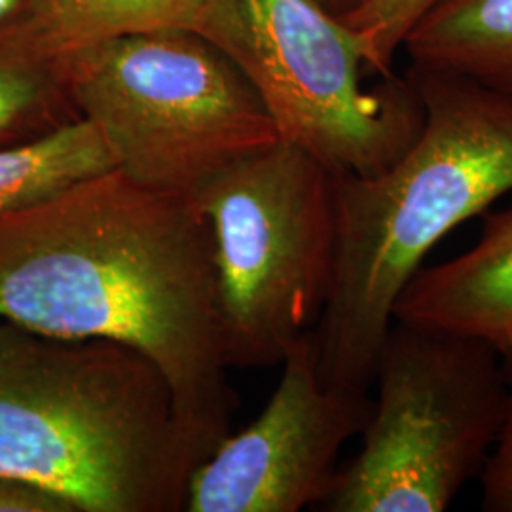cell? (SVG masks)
Listing matches in <instances>:
<instances>
[{
    "instance_id": "obj_17",
    "label": "cell",
    "mask_w": 512,
    "mask_h": 512,
    "mask_svg": "<svg viewBox=\"0 0 512 512\" xmlns=\"http://www.w3.org/2000/svg\"><path fill=\"white\" fill-rule=\"evenodd\" d=\"M27 12V0H0V23Z\"/></svg>"
},
{
    "instance_id": "obj_9",
    "label": "cell",
    "mask_w": 512,
    "mask_h": 512,
    "mask_svg": "<svg viewBox=\"0 0 512 512\" xmlns=\"http://www.w3.org/2000/svg\"><path fill=\"white\" fill-rule=\"evenodd\" d=\"M463 255L421 266L399 296L393 321L448 330L512 355V205L484 215Z\"/></svg>"
},
{
    "instance_id": "obj_5",
    "label": "cell",
    "mask_w": 512,
    "mask_h": 512,
    "mask_svg": "<svg viewBox=\"0 0 512 512\" xmlns=\"http://www.w3.org/2000/svg\"><path fill=\"white\" fill-rule=\"evenodd\" d=\"M363 448L340 467L327 512H444L480 476L507 412L490 344L393 321L380 349Z\"/></svg>"
},
{
    "instance_id": "obj_10",
    "label": "cell",
    "mask_w": 512,
    "mask_h": 512,
    "mask_svg": "<svg viewBox=\"0 0 512 512\" xmlns=\"http://www.w3.org/2000/svg\"><path fill=\"white\" fill-rule=\"evenodd\" d=\"M401 52L412 67L458 74L512 95V0H437Z\"/></svg>"
},
{
    "instance_id": "obj_12",
    "label": "cell",
    "mask_w": 512,
    "mask_h": 512,
    "mask_svg": "<svg viewBox=\"0 0 512 512\" xmlns=\"http://www.w3.org/2000/svg\"><path fill=\"white\" fill-rule=\"evenodd\" d=\"M215 0H27V14L57 52L154 31L202 35Z\"/></svg>"
},
{
    "instance_id": "obj_14",
    "label": "cell",
    "mask_w": 512,
    "mask_h": 512,
    "mask_svg": "<svg viewBox=\"0 0 512 512\" xmlns=\"http://www.w3.org/2000/svg\"><path fill=\"white\" fill-rule=\"evenodd\" d=\"M437 0H363L340 19L359 40L368 74L389 76L416 21Z\"/></svg>"
},
{
    "instance_id": "obj_7",
    "label": "cell",
    "mask_w": 512,
    "mask_h": 512,
    "mask_svg": "<svg viewBox=\"0 0 512 512\" xmlns=\"http://www.w3.org/2000/svg\"><path fill=\"white\" fill-rule=\"evenodd\" d=\"M202 37L251 82L279 141L330 175H374L420 133L412 78L366 88L359 40L319 0H215Z\"/></svg>"
},
{
    "instance_id": "obj_15",
    "label": "cell",
    "mask_w": 512,
    "mask_h": 512,
    "mask_svg": "<svg viewBox=\"0 0 512 512\" xmlns=\"http://www.w3.org/2000/svg\"><path fill=\"white\" fill-rule=\"evenodd\" d=\"M507 376V412L494 450L480 473L484 512H512V355L501 357Z\"/></svg>"
},
{
    "instance_id": "obj_16",
    "label": "cell",
    "mask_w": 512,
    "mask_h": 512,
    "mask_svg": "<svg viewBox=\"0 0 512 512\" xmlns=\"http://www.w3.org/2000/svg\"><path fill=\"white\" fill-rule=\"evenodd\" d=\"M0 512H74L63 499L40 488L0 478Z\"/></svg>"
},
{
    "instance_id": "obj_13",
    "label": "cell",
    "mask_w": 512,
    "mask_h": 512,
    "mask_svg": "<svg viewBox=\"0 0 512 512\" xmlns=\"http://www.w3.org/2000/svg\"><path fill=\"white\" fill-rule=\"evenodd\" d=\"M112 167L101 135L82 118L31 143L0 148V213L35 205Z\"/></svg>"
},
{
    "instance_id": "obj_2",
    "label": "cell",
    "mask_w": 512,
    "mask_h": 512,
    "mask_svg": "<svg viewBox=\"0 0 512 512\" xmlns=\"http://www.w3.org/2000/svg\"><path fill=\"white\" fill-rule=\"evenodd\" d=\"M423 124L374 175H332L329 294L311 330L321 382L363 391L393 310L427 255L512 192V95L458 74L410 67Z\"/></svg>"
},
{
    "instance_id": "obj_11",
    "label": "cell",
    "mask_w": 512,
    "mask_h": 512,
    "mask_svg": "<svg viewBox=\"0 0 512 512\" xmlns=\"http://www.w3.org/2000/svg\"><path fill=\"white\" fill-rule=\"evenodd\" d=\"M76 120L65 54L27 12L0 23V148L31 143Z\"/></svg>"
},
{
    "instance_id": "obj_1",
    "label": "cell",
    "mask_w": 512,
    "mask_h": 512,
    "mask_svg": "<svg viewBox=\"0 0 512 512\" xmlns=\"http://www.w3.org/2000/svg\"><path fill=\"white\" fill-rule=\"evenodd\" d=\"M0 319L135 349L203 459L230 435L209 224L194 196L107 169L0 213Z\"/></svg>"
},
{
    "instance_id": "obj_6",
    "label": "cell",
    "mask_w": 512,
    "mask_h": 512,
    "mask_svg": "<svg viewBox=\"0 0 512 512\" xmlns=\"http://www.w3.org/2000/svg\"><path fill=\"white\" fill-rule=\"evenodd\" d=\"M192 196L211 232L226 365H281L313 330L329 294L332 175L304 150L277 141Z\"/></svg>"
},
{
    "instance_id": "obj_3",
    "label": "cell",
    "mask_w": 512,
    "mask_h": 512,
    "mask_svg": "<svg viewBox=\"0 0 512 512\" xmlns=\"http://www.w3.org/2000/svg\"><path fill=\"white\" fill-rule=\"evenodd\" d=\"M202 461L147 357L0 319V478L74 512H181Z\"/></svg>"
},
{
    "instance_id": "obj_4",
    "label": "cell",
    "mask_w": 512,
    "mask_h": 512,
    "mask_svg": "<svg viewBox=\"0 0 512 512\" xmlns=\"http://www.w3.org/2000/svg\"><path fill=\"white\" fill-rule=\"evenodd\" d=\"M74 107L114 169L192 196L228 165L279 141L251 82L207 38L154 31L65 54Z\"/></svg>"
},
{
    "instance_id": "obj_8",
    "label": "cell",
    "mask_w": 512,
    "mask_h": 512,
    "mask_svg": "<svg viewBox=\"0 0 512 512\" xmlns=\"http://www.w3.org/2000/svg\"><path fill=\"white\" fill-rule=\"evenodd\" d=\"M281 366V380L260 416L194 469L184 511L298 512L327 499L340 452L363 433L372 399L368 391L321 382L311 332Z\"/></svg>"
},
{
    "instance_id": "obj_18",
    "label": "cell",
    "mask_w": 512,
    "mask_h": 512,
    "mask_svg": "<svg viewBox=\"0 0 512 512\" xmlns=\"http://www.w3.org/2000/svg\"><path fill=\"white\" fill-rule=\"evenodd\" d=\"M319 2L325 4L332 14L342 16V14L349 12L351 8H355L357 4H361L363 0H319Z\"/></svg>"
}]
</instances>
